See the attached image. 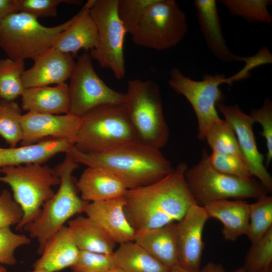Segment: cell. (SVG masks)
Here are the masks:
<instances>
[{
	"instance_id": "6da1fadb",
	"label": "cell",
	"mask_w": 272,
	"mask_h": 272,
	"mask_svg": "<svg viewBox=\"0 0 272 272\" xmlns=\"http://www.w3.org/2000/svg\"><path fill=\"white\" fill-rule=\"evenodd\" d=\"M187 169L180 163L162 179L127 190L124 211L135 234L177 222L197 205L185 180Z\"/></svg>"
},
{
	"instance_id": "7a4b0ae2",
	"label": "cell",
	"mask_w": 272,
	"mask_h": 272,
	"mask_svg": "<svg viewBox=\"0 0 272 272\" xmlns=\"http://www.w3.org/2000/svg\"><path fill=\"white\" fill-rule=\"evenodd\" d=\"M68 153L78 164L110 170L122 180L127 189L152 184L173 169L160 150L138 141L123 143L97 153H83L75 147Z\"/></svg>"
},
{
	"instance_id": "3957f363",
	"label": "cell",
	"mask_w": 272,
	"mask_h": 272,
	"mask_svg": "<svg viewBox=\"0 0 272 272\" xmlns=\"http://www.w3.org/2000/svg\"><path fill=\"white\" fill-rule=\"evenodd\" d=\"M123 105L139 142L159 150L167 144L169 127L157 82L139 79L129 80Z\"/></svg>"
},
{
	"instance_id": "277c9868",
	"label": "cell",
	"mask_w": 272,
	"mask_h": 272,
	"mask_svg": "<svg viewBox=\"0 0 272 272\" xmlns=\"http://www.w3.org/2000/svg\"><path fill=\"white\" fill-rule=\"evenodd\" d=\"M78 165L66 153L63 161L55 168L60 178L58 190L43 205L38 216L23 229L37 240L39 255L47 241L72 217L84 213L88 203L79 195L77 181L73 175Z\"/></svg>"
},
{
	"instance_id": "5b68a950",
	"label": "cell",
	"mask_w": 272,
	"mask_h": 272,
	"mask_svg": "<svg viewBox=\"0 0 272 272\" xmlns=\"http://www.w3.org/2000/svg\"><path fill=\"white\" fill-rule=\"evenodd\" d=\"M0 172V182L10 186L23 211L16 227L22 230L40 214L43 205L54 195L53 187L59 185L60 178L55 168L38 163L5 167Z\"/></svg>"
},
{
	"instance_id": "8992f818",
	"label": "cell",
	"mask_w": 272,
	"mask_h": 272,
	"mask_svg": "<svg viewBox=\"0 0 272 272\" xmlns=\"http://www.w3.org/2000/svg\"><path fill=\"white\" fill-rule=\"evenodd\" d=\"M206 150L195 165L186 169L185 178L197 204L234 198L258 197L267 194L263 185L253 177L244 178L222 173L211 165Z\"/></svg>"
},
{
	"instance_id": "52a82bcc",
	"label": "cell",
	"mask_w": 272,
	"mask_h": 272,
	"mask_svg": "<svg viewBox=\"0 0 272 272\" xmlns=\"http://www.w3.org/2000/svg\"><path fill=\"white\" fill-rule=\"evenodd\" d=\"M75 18V16L59 25L46 27L29 14L11 13L0 24V48L11 59L33 60L53 47L57 37Z\"/></svg>"
},
{
	"instance_id": "ba28073f",
	"label": "cell",
	"mask_w": 272,
	"mask_h": 272,
	"mask_svg": "<svg viewBox=\"0 0 272 272\" xmlns=\"http://www.w3.org/2000/svg\"><path fill=\"white\" fill-rule=\"evenodd\" d=\"M138 141L123 104L104 105L82 117L74 147L85 154H94L128 142Z\"/></svg>"
},
{
	"instance_id": "9c48e42d",
	"label": "cell",
	"mask_w": 272,
	"mask_h": 272,
	"mask_svg": "<svg viewBox=\"0 0 272 272\" xmlns=\"http://www.w3.org/2000/svg\"><path fill=\"white\" fill-rule=\"evenodd\" d=\"M187 31V18L174 0H155L131 35L138 46L162 51L178 44Z\"/></svg>"
},
{
	"instance_id": "30bf717a",
	"label": "cell",
	"mask_w": 272,
	"mask_h": 272,
	"mask_svg": "<svg viewBox=\"0 0 272 272\" xmlns=\"http://www.w3.org/2000/svg\"><path fill=\"white\" fill-rule=\"evenodd\" d=\"M118 0H95L90 9L97 30L96 46L89 54L102 69H109L115 78L125 75L124 43L125 29L117 11Z\"/></svg>"
},
{
	"instance_id": "8fae6325",
	"label": "cell",
	"mask_w": 272,
	"mask_h": 272,
	"mask_svg": "<svg viewBox=\"0 0 272 272\" xmlns=\"http://www.w3.org/2000/svg\"><path fill=\"white\" fill-rule=\"evenodd\" d=\"M88 53L79 56L70 78L69 113L82 117L93 108L104 105H122L124 93L108 86L95 72Z\"/></svg>"
},
{
	"instance_id": "7c38bea8",
	"label": "cell",
	"mask_w": 272,
	"mask_h": 272,
	"mask_svg": "<svg viewBox=\"0 0 272 272\" xmlns=\"http://www.w3.org/2000/svg\"><path fill=\"white\" fill-rule=\"evenodd\" d=\"M226 78L224 74L205 75L202 80L196 81L185 76L176 67L170 72L169 86L188 100L195 112L199 140L202 141L209 125L220 118L216 105L223 102L224 96L220 86L226 84Z\"/></svg>"
},
{
	"instance_id": "4fadbf2b",
	"label": "cell",
	"mask_w": 272,
	"mask_h": 272,
	"mask_svg": "<svg viewBox=\"0 0 272 272\" xmlns=\"http://www.w3.org/2000/svg\"><path fill=\"white\" fill-rule=\"evenodd\" d=\"M216 107L233 129L240 150L253 177H256L267 192L271 193L272 177L264 164V156L257 146L253 130L255 123L253 118L236 104L228 105L219 102Z\"/></svg>"
},
{
	"instance_id": "5bb4252c",
	"label": "cell",
	"mask_w": 272,
	"mask_h": 272,
	"mask_svg": "<svg viewBox=\"0 0 272 272\" xmlns=\"http://www.w3.org/2000/svg\"><path fill=\"white\" fill-rule=\"evenodd\" d=\"M21 123L23 131L21 146L48 139L65 140L75 145L82 117L70 113L57 115L27 112L22 114Z\"/></svg>"
},
{
	"instance_id": "9a60e30c",
	"label": "cell",
	"mask_w": 272,
	"mask_h": 272,
	"mask_svg": "<svg viewBox=\"0 0 272 272\" xmlns=\"http://www.w3.org/2000/svg\"><path fill=\"white\" fill-rule=\"evenodd\" d=\"M209 218L203 207L195 205L177 222L178 264L191 272L200 270L202 234Z\"/></svg>"
},
{
	"instance_id": "2e32d148",
	"label": "cell",
	"mask_w": 272,
	"mask_h": 272,
	"mask_svg": "<svg viewBox=\"0 0 272 272\" xmlns=\"http://www.w3.org/2000/svg\"><path fill=\"white\" fill-rule=\"evenodd\" d=\"M124 196L88 202L84 213L116 244L134 241L135 232L124 211Z\"/></svg>"
},
{
	"instance_id": "e0dca14e",
	"label": "cell",
	"mask_w": 272,
	"mask_h": 272,
	"mask_svg": "<svg viewBox=\"0 0 272 272\" xmlns=\"http://www.w3.org/2000/svg\"><path fill=\"white\" fill-rule=\"evenodd\" d=\"M73 58L72 55L53 48L41 53L33 59V65L22 75L24 88L65 83L76 64Z\"/></svg>"
},
{
	"instance_id": "ac0fdd59",
	"label": "cell",
	"mask_w": 272,
	"mask_h": 272,
	"mask_svg": "<svg viewBox=\"0 0 272 272\" xmlns=\"http://www.w3.org/2000/svg\"><path fill=\"white\" fill-rule=\"evenodd\" d=\"M197 20L206 43L213 54L224 62L244 61L246 56L233 53L224 37L215 0H194Z\"/></svg>"
},
{
	"instance_id": "d6986e66",
	"label": "cell",
	"mask_w": 272,
	"mask_h": 272,
	"mask_svg": "<svg viewBox=\"0 0 272 272\" xmlns=\"http://www.w3.org/2000/svg\"><path fill=\"white\" fill-rule=\"evenodd\" d=\"M95 0H89L75 15L73 22L57 37L53 48L75 56L81 49L92 50L97 45V30L90 14Z\"/></svg>"
},
{
	"instance_id": "ffe728a7",
	"label": "cell",
	"mask_w": 272,
	"mask_h": 272,
	"mask_svg": "<svg viewBox=\"0 0 272 272\" xmlns=\"http://www.w3.org/2000/svg\"><path fill=\"white\" fill-rule=\"evenodd\" d=\"M77 185L82 199L87 202L123 196L128 190L115 173L102 167H87Z\"/></svg>"
},
{
	"instance_id": "44dd1931",
	"label": "cell",
	"mask_w": 272,
	"mask_h": 272,
	"mask_svg": "<svg viewBox=\"0 0 272 272\" xmlns=\"http://www.w3.org/2000/svg\"><path fill=\"white\" fill-rule=\"evenodd\" d=\"M79 253L69 227L64 225L47 241L33 268L58 272L71 268L76 263Z\"/></svg>"
},
{
	"instance_id": "7402d4cb",
	"label": "cell",
	"mask_w": 272,
	"mask_h": 272,
	"mask_svg": "<svg viewBox=\"0 0 272 272\" xmlns=\"http://www.w3.org/2000/svg\"><path fill=\"white\" fill-rule=\"evenodd\" d=\"M74 147L68 141L60 139H48L20 147H0V169L28 163L43 164L57 154L69 152Z\"/></svg>"
},
{
	"instance_id": "603a6c76",
	"label": "cell",
	"mask_w": 272,
	"mask_h": 272,
	"mask_svg": "<svg viewBox=\"0 0 272 272\" xmlns=\"http://www.w3.org/2000/svg\"><path fill=\"white\" fill-rule=\"evenodd\" d=\"M21 108L27 112L64 114L70 109L69 85L43 86L25 89L21 95Z\"/></svg>"
},
{
	"instance_id": "cb8c5ba5",
	"label": "cell",
	"mask_w": 272,
	"mask_h": 272,
	"mask_svg": "<svg viewBox=\"0 0 272 272\" xmlns=\"http://www.w3.org/2000/svg\"><path fill=\"white\" fill-rule=\"evenodd\" d=\"M209 218L220 221L223 225L222 234L227 240L235 241L247 235L248 230L249 203L242 199L221 200L204 205Z\"/></svg>"
},
{
	"instance_id": "d4e9b609",
	"label": "cell",
	"mask_w": 272,
	"mask_h": 272,
	"mask_svg": "<svg viewBox=\"0 0 272 272\" xmlns=\"http://www.w3.org/2000/svg\"><path fill=\"white\" fill-rule=\"evenodd\" d=\"M134 241L169 268L178 264L177 222L136 233Z\"/></svg>"
},
{
	"instance_id": "484cf974",
	"label": "cell",
	"mask_w": 272,
	"mask_h": 272,
	"mask_svg": "<svg viewBox=\"0 0 272 272\" xmlns=\"http://www.w3.org/2000/svg\"><path fill=\"white\" fill-rule=\"evenodd\" d=\"M74 241L79 250L112 254L116 243L87 216L79 215L67 222Z\"/></svg>"
},
{
	"instance_id": "4316f807",
	"label": "cell",
	"mask_w": 272,
	"mask_h": 272,
	"mask_svg": "<svg viewBox=\"0 0 272 272\" xmlns=\"http://www.w3.org/2000/svg\"><path fill=\"white\" fill-rule=\"evenodd\" d=\"M113 255L117 267L124 272H169L170 270L134 241L119 244Z\"/></svg>"
},
{
	"instance_id": "83f0119b",
	"label": "cell",
	"mask_w": 272,
	"mask_h": 272,
	"mask_svg": "<svg viewBox=\"0 0 272 272\" xmlns=\"http://www.w3.org/2000/svg\"><path fill=\"white\" fill-rule=\"evenodd\" d=\"M202 141H206L212 152L243 156L233 129L225 119L220 118L212 122L205 131Z\"/></svg>"
},
{
	"instance_id": "f1b7e54d",
	"label": "cell",
	"mask_w": 272,
	"mask_h": 272,
	"mask_svg": "<svg viewBox=\"0 0 272 272\" xmlns=\"http://www.w3.org/2000/svg\"><path fill=\"white\" fill-rule=\"evenodd\" d=\"M25 70L23 60L0 59V100L15 101L21 96L25 89L21 80Z\"/></svg>"
},
{
	"instance_id": "f546056e",
	"label": "cell",
	"mask_w": 272,
	"mask_h": 272,
	"mask_svg": "<svg viewBox=\"0 0 272 272\" xmlns=\"http://www.w3.org/2000/svg\"><path fill=\"white\" fill-rule=\"evenodd\" d=\"M22 110L15 101L0 100V136L15 148L23 138Z\"/></svg>"
},
{
	"instance_id": "4dcf8cb0",
	"label": "cell",
	"mask_w": 272,
	"mask_h": 272,
	"mask_svg": "<svg viewBox=\"0 0 272 272\" xmlns=\"http://www.w3.org/2000/svg\"><path fill=\"white\" fill-rule=\"evenodd\" d=\"M249 223L247 236L251 243L260 240L272 227V197L267 194L249 204Z\"/></svg>"
},
{
	"instance_id": "1f68e13d",
	"label": "cell",
	"mask_w": 272,
	"mask_h": 272,
	"mask_svg": "<svg viewBox=\"0 0 272 272\" xmlns=\"http://www.w3.org/2000/svg\"><path fill=\"white\" fill-rule=\"evenodd\" d=\"M230 14L250 23L269 24L272 17L268 11L270 0H221Z\"/></svg>"
},
{
	"instance_id": "d6a6232c",
	"label": "cell",
	"mask_w": 272,
	"mask_h": 272,
	"mask_svg": "<svg viewBox=\"0 0 272 272\" xmlns=\"http://www.w3.org/2000/svg\"><path fill=\"white\" fill-rule=\"evenodd\" d=\"M243 267L246 272H271L272 227L260 240L251 243Z\"/></svg>"
},
{
	"instance_id": "836d02e7",
	"label": "cell",
	"mask_w": 272,
	"mask_h": 272,
	"mask_svg": "<svg viewBox=\"0 0 272 272\" xmlns=\"http://www.w3.org/2000/svg\"><path fill=\"white\" fill-rule=\"evenodd\" d=\"M155 0H118V17L126 32L131 35L149 7Z\"/></svg>"
},
{
	"instance_id": "e575fe53",
	"label": "cell",
	"mask_w": 272,
	"mask_h": 272,
	"mask_svg": "<svg viewBox=\"0 0 272 272\" xmlns=\"http://www.w3.org/2000/svg\"><path fill=\"white\" fill-rule=\"evenodd\" d=\"M208 158L212 167L222 173L244 178L253 177L246 161L242 156L212 152Z\"/></svg>"
},
{
	"instance_id": "d590c367",
	"label": "cell",
	"mask_w": 272,
	"mask_h": 272,
	"mask_svg": "<svg viewBox=\"0 0 272 272\" xmlns=\"http://www.w3.org/2000/svg\"><path fill=\"white\" fill-rule=\"evenodd\" d=\"M116 267L113 253L79 250L78 259L71 268L72 272H104Z\"/></svg>"
},
{
	"instance_id": "8d00e7d4",
	"label": "cell",
	"mask_w": 272,
	"mask_h": 272,
	"mask_svg": "<svg viewBox=\"0 0 272 272\" xmlns=\"http://www.w3.org/2000/svg\"><path fill=\"white\" fill-rule=\"evenodd\" d=\"M31 238L24 234L13 232L10 227L0 229V264L14 265L17 260L15 251L19 247L28 245Z\"/></svg>"
},
{
	"instance_id": "74e56055",
	"label": "cell",
	"mask_w": 272,
	"mask_h": 272,
	"mask_svg": "<svg viewBox=\"0 0 272 272\" xmlns=\"http://www.w3.org/2000/svg\"><path fill=\"white\" fill-rule=\"evenodd\" d=\"M80 4L78 1L68 0H16L17 11L39 17H55L57 6L61 3Z\"/></svg>"
},
{
	"instance_id": "f35d334b",
	"label": "cell",
	"mask_w": 272,
	"mask_h": 272,
	"mask_svg": "<svg viewBox=\"0 0 272 272\" xmlns=\"http://www.w3.org/2000/svg\"><path fill=\"white\" fill-rule=\"evenodd\" d=\"M255 122L262 127L261 135L264 138L267 148L266 164L269 165L272 160V102L265 99L262 106L258 109H252L250 115Z\"/></svg>"
},
{
	"instance_id": "ab89813d",
	"label": "cell",
	"mask_w": 272,
	"mask_h": 272,
	"mask_svg": "<svg viewBox=\"0 0 272 272\" xmlns=\"http://www.w3.org/2000/svg\"><path fill=\"white\" fill-rule=\"evenodd\" d=\"M23 213L19 205L7 189L0 193V229L17 225L21 220Z\"/></svg>"
},
{
	"instance_id": "60d3db41",
	"label": "cell",
	"mask_w": 272,
	"mask_h": 272,
	"mask_svg": "<svg viewBox=\"0 0 272 272\" xmlns=\"http://www.w3.org/2000/svg\"><path fill=\"white\" fill-rule=\"evenodd\" d=\"M245 65L238 73L226 78V84L231 85L233 82L246 79L249 76V72L256 67L264 64L272 63V55L266 47H261L254 55L246 56Z\"/></svg>"
},
{
	"instance_id": "b9f144b4",
	"label": "cell",
	"mask_w": 272,
	"mask_h": 272,
	"mask_svg": "<svg viewBox=\"0 0 272 272\" xmlns=\"http://www.w3.org/2000/svg\"><path fill=\"white\" fill-rule=\"evenodd\" d=\"M17 12L16 0H0V24L6 16Z\"/></svg>"
},
{
	"instance_id": "7bdbcfd3",
	"label": "cell",
	"mask_w": 272,
	"mask_h": 272,
	"mask_svg": "<svg viewBox=\"0 0 272 272\" xmlns=\"http://www.w3.org/2000/svg\"><path fill=\"white\" fill-rule=\"evenodd\" d=\"M199 272H225L222 265L209 262L200 270ZM232 272H246L243 267H241Z\"/></svg>"
},
{
	"instance_id": "ee69618b",
	"label": "cell",
	"mask_w": 272,
	"mask_h": 272,
	"mask_svg": "<svg viewBox=\"0 0 272 272\" xmlns=\"http://www.w3.org/2000/svg\"><path fill=\"white\" fill-rule=\"evenodd\" d=\"M169 272H191L177 264L170 268Z\"/></svg>"
},
{
	"instance_id": "f6af8a7d",
	"label": "cell",
	"mask_w": 272,
	"mask_h": 272,
	"mask_svg": "<svg viewBox=\"0 0 272 272\" xmlns=\"http://www.w3.org/2000/svg\"><path fill=\"white\" fill-rule=\"evenodd\" d=\"M104 272H124V271L118 267H116L113 269H110L106 271H104Z\"/></svg>"
},
{
	"instance_id": "bcb514c9",
	"label": "cell",
	"mask_w": 272,
	"mask_h": 272,
	"mask_svg": "<svg viewBox=\"0 0 272 272\" xmlns=\"http://www.w3.org/2000/svg\"><path fill=\"white\" fill-rule=\"evenodd\" d=\"M0 272H8V271L5 267L0 265Z\"/></svg>"
},
{
	"instance_id": "7dc6e473",
	"label": "cell",
	"mask_w": 272,
	"mask_h": 272,
	"mask_svg": "<svg viewBox=\"0 0 272 272\" xmlns=\"http://www.w3.org/2000/svg\"><path fill=\"white\" fill-rule=\"evenodd\" d=\"M28 272H44L43 270L39 269H34L33 268V270L28 271Z\"/></svg>"
},
{
	"instance_id": "c3c4849f",
	"label": "cell",
	"mask_w": 272,
	"mask_h": 272,
	"mask_svg": "<svg viewBox=\"0 0 272 272\" xmlns=\"http://www.w3.org/2000/svg\"></svg>"
}]
</instances>
